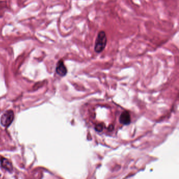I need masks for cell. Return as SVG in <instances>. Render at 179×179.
<instances>
[{"mask_svg":"<svg viewBox=\"0 0 179 179\" xmlns=\"http://www.w3.org/2000/svg\"><path fill=\"white\" fill-rule=\"evenodd\" d=\"M107 44V37L104 31H100L98 32L96 38L94 45V51L97 54L102 53L105 50Z\"/></svg>","mask_w":179,"mask_h":179,"instance_id":"1","label":"cell"},{"mask_svg":"<svg viewBox=\"0 0 179 179\" xmlns=\"http://www.w3.org/2000/svg\"><path fill=\"white\" fill-rule=\"evenodd\" d=\"M14 112L11 110L5 111L1 117V124L3 126L8 127L10 126L14 120Z\"/></svg>","mask_w":179,"mask_h":179,"instance_id":"2","label":"cell"},{"mask_svg":"<svg viewBox=\"0 0 179 179\" xmlns=\"http://www.w3.org/2000/svg\"><path fill=\"white\" fill-rule=\"evenodd\" d=\"M56 71L60 76H64L67 74V68L65 66L63 60H60L58 61L56 66Z\"/></svg>","mask_w":179,"mask_h":179,"instance_id":"3","label":"cell"},{"mask_svg":"<svg viewBox=\"0 0 179 179\" xmlns=\"http://www.w3.org/2000/svg\"><path fill=\"white\" fill-rule=\"evenodd\" d=\"M120 124L124 125H128L131 122V117L128 111H124L120 115L119 118Z\"/></svg>","mask_w":179,"mask_h":179,"instance_id":"4","label":"cell"},{"mask_svg":"<svg viewBox=\"0 0 179 179\" xmlns=\"http://www.w3.org/2000/svg\"><path fill=\"white\" fill-rule=\"evenodd\" d=\"M1 164L4 169L6 170L9 172H12L13 171V166L12 163L10 161L7 160L6 158H1Z\"/></svg>","mask_w":179,"mask_h":179,"instance_id":"5","label":"cell"}]
</instances>
